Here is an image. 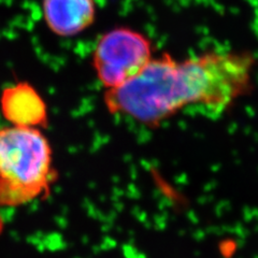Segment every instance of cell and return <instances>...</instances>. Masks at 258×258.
<instances>
[{"label":"cell","instance_id":"cell-5","mask_svg":"<svg viewBox=\"0 0 258 258\" xmlns=\"http://www.w3.org/2000/svg\"><path fill=\"white\" fill-rule=\"evenodd\" d=\"M43 19L47 28L61 38L75 37L96 21L95 0H43Z\"/></svg>","mask_w":258,"mask_h":258},{"label":"cell","instance_id":"cell-2","mask_svg":"<svg viewBox=\"0 0 258 258\" xmlns=\"http://www.w3.org/2000/svg\"><path fill=\"white\" fill-rule=\"evenodd\" d=\"M57 176L51 143L40 129L0 127V209L47 197Z\"/></svg>","mask_w":258,"mask_h":258},{"label":"cell","instance_id":"cell-1","mask_svg":"<svg viewBox=\"0 0 258 258\" xmlns=\"http://www.w3.org/2000/svg\"><path fill=\"white\" fill-rule=\"evenodd\" d=\"M254 60L247 54L206 53L177 60L169 54L152 58L138 76L106 90L109 113L155 127L189 106L222 112L243 94Z\"/></svg>","mask_w":258,"mask_h":258},{"label":"cell","instance_id":"cell-4","mask_svg":"<svg viewBox=\"0 0 258 258\" xmlns=\"http://www.w3.org/2000/svg\"><path fill=\"white\" fill-rule=\"evenodd\" d=\"M0 114L13 127L42 129L48 125L46 102L27 81L4 88L0 95Z\"/></svg>","mask_w":258,"mask_h":258},{"label":"cell","instance_id":"cell-3","mask_svg":"<svg viewBox=\"0 0 258 258\" xmlns=\"http://www.w3.org/2000/svg\"><path fill=\"white\" fill-rule=\"evenodd\" d=\"M152 58V42L147 36L129 27H116L98 39L92 64L101 85L113 90L138 76Z\"/></svg>","mask_w":258,"mask_h":258}]
</instances>
